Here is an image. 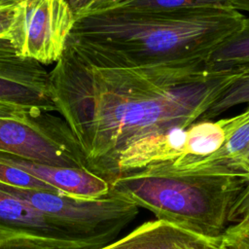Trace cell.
Segmentation results:
<instances>
[{"instance_id":"1","label":"cell","mask_w":249,"mask_h":249,"mask_svg":"<svg viewBox=\"0 0 249 249\" xmlns=\"http://www.w3.org/2000/svg\"><path fill=\"white\" fill-rule=\"evenodd\" d=\"M244 70L95 66L65 49L50 74L56 112L86 169L110 184L124 152L199 121Z\"/></svg>"},{"instance_id":"2","label":"cell","mask_w":249,"mask_h":249,"mask_svg":"<svg viewBox=\"0 0 249 249\" xmlns=\"http://www.w3.org/2000/svg\"><path fill=\"white\" fill-rule=\"evenodd\" d=\"M244 18L234 9L109 8L77 18L66 49L95 66L205 67Z\"/></svg>"},{"instance_id":"3","label":"cell","mask_w":249,"mask_h":249,"mask_svg":"<svg viewBox=\"0 0 249 249\" xmlns=\"http://www.w3.org/2000/svg\"><path fill=\"white\" fill-rule=\"evenodd\" d=\"M248 184L241 175L178 170L167 161L118 177L110 191L159 220L214 239L227 229Z\"/></svg>"},{"instance_id":"4","label":"cell","mask_w":249,"mask_h":249,"mask_svg":"<svg viewBox=\"0 0 249 249\" xmlns=\"http://www.w3.org/2000/svg\"><path fill=\"white\" fill-rule=\"evenodd\" d=\"M0 190L107 244L114 241L119 233L134 220L139 208L111 191L100 198H83L62 192L19 188L3 183H0Z\"/></svg>"},{"instance_id":"5","label":"cell","mask_w":249,"mask_h":249,"mask_svg":"<svg viewBox=\"0 0 249 249\" xmlns=\"http://www.w3.org/2000/svg\"><path fill=\"white\" fill-rule=\"evenodd\" d=\"M53 113L29 118L0 117V152L42 163L86 169L72 132L64 120Z\"/></svg>"},{"instance_id":"6","label":"cell","mask_w":249,"mask_h":249,"mask_svg":"<svg viewBox=\"0 0 249 249\" xmlns=\"http://www.w3.org/2000/svg\"><path fill=\"white\" fill-rule=\"evenodd\" d=\"M75 21L66 0H20L9 40L19 55L44 65L55 63L66 49Z\"/></svg>"},{"instance_id":"7","label":"cell","mask_w":249,"mask_h":249,"mask_svg":"<svg viewBox=\"0 0 249 249\" xmlns=\"http://www.w3.org/2000/svg\"><path fill=\"white\" fill-rule=\"evenodd\" d=\"M24 237L53 249H98L107 243L0 190V239Z\"/></svg>"},{"instance_id":"8","label":"cell","mask_w":249,"mask_h":249,"mask_svg":"<svg viewBox=\"0 0 249 249\" xmlns=\"http://www.w3.org/2000/svg\"><path fill=\"white\" fill-rule=\"evenodd\" d=\"M0 101L57 113L50 71L44 64L19 55L8 38H0Z\"/></svg>"},{"instance_id":"9","label":"cell","mask_w":249,"mask_h":249,"mask_svg":"<svg viewBox=\"0 0 249 249\" xmlns=\"http://www.w3.org/2000/svg\"><path fill=\"white\" fill-rule=\"evenodd\" d=\"M0 160L18 167L62 193L83 198H100L110 193L106 180L85 168L57 166L0 152Z\"/></svg>"},{"instance_id":"10","label":"cell","mask_w":249,"mask_h":249,"mask_svg":"<svg viewBox=\"0 0 249 249\" xmlns=\"http://www.w3.org/2000/svg\"><path fill=\"white\" fill-rule=\"evenodd\" d=\"M217 243L218 238H207L157 219L141 224L122 238L98 249H200Z\"/></svg>"},{"instance_id":"11","label":"cell","mask_w":249,"mask_h":249,"mask_svg":"<svg viewBox=\"0 0 249 249\" xmlns=\"http://www.w3.org/2000/svg\"><path fill=\"white\" fill-rule=\"evenodd\" d=\"M227 139L224 120H199L187 127V140L183 157L170 161L180 165L201 160L217 152Z\"/></svg>"},{"instance_id":"12","label":"cell","mask_w":249,"mask_h":249,"mask_svg":"<svg viewBox=\"0 0 249 249\" xmlns=\"http://www.w3.org/2000/svg\"><path fill=\"white\" fill-rule=\"evenodd\" d=\"M249 67V18H244L239 27L228 36L210 54L205 68L224 71Z\"/></svg>"},{"instance_id":"13","label":"cell","mask_w":249,"mask_h":249,"mask_svg":"<svg viewBox=\"0 0 249 249\" xmlns=\"http://www.w3.org/2000/svg\"><path fill=\"white\" fill-rule=\"evenodd\" d=\"M115 7L144 11H173L185 9H233L232 0H124L110 8Z\"/></svg>"},{"instance_id":"14","label":"cell","mask_w":249,"mask_h":249,"mask_svg":"<svg viewBox=\"0 0 249 249\" xmlns=\"http://www.w3.org/2000/svg\"><path fill=\"white\" fill-rule=\"evenodd\" d=\"M249 104V67L216 99L200 120H213L232 107Z\"/></svg>"},{"instance_id":"15","label":"cell","mask_w":249,"mask_h":249,"mask_svg":"<svg viewBox=\"0 0 249 249\" xmlns=\"http://www.w3.org/2000/svg\"><path fill=\"white\" fill-rule=\"evenodd\" d=\"M0 183L19 187V188H30L47 190L52 192H60L53 187L46 184L45 182L33 177L24 170L8 164L0 160Z\"/></svg>"},{"instance_id":"16","label":"cell","mask_w":249,"mask_h":249,"mask_svg":"<svg viewBox=\"0 0 249 249\" xmlns=\"http://www.w3.org/2000/svg\"><path fill=\"white\" fill-rule=\"evenodd\" d=\"M216 249H249V213L227 227L218 237Z\"/></svg>"},{"instance_id":"17","label":"cell","mask_w":249,"mask_h":249,"mask_svg":"<svg viewBox=\"0 0 249 249\" xmlns=\"http://www.w3.org/2000/svg\"><path fill=\"white\" fill-rule=\"evenodd\" d=\"M16 5L0 2V38H8L14 22Z\"/></svg>"},{"instance_id":"18","label":"cell","mask_w":249,"mask_h":249,"mask_svg":"<svg viewBox=\"0 0 249 249\" xmlns=\"http://www.w3.org/2000/svg\"><path fill=\"white\" fill-rule=\"evenodd\" d=\"M0 249H53L24 237L0 239Z\"/></svg>"},{"instance_id":"19","label":"cell","mask_w":249,"mask_h":249,"mask_svg":"<svg viewBox=\"0 0 249 249\" xmlns=\"http://www.w3.org/2000/svg\"><path fill=\"white\" fill-rule=\"evenodd\" d=\"M228 170L236 175H241L249 179V151L239 159L231 161L228 165Z\"/></svg>"},{"instance_id":"20","label":"cell","mask_w":249,"mask_h":249,"mask_svg":"<svg viewBox=\"0 0 249 249\" xmlns=\"http://www.w3.org/2000/svg\"><path fill=\"white\" fill-rule=\"evenodd\" d=\"M75 13L76 18L84 15L94 0H66Z\"/></svg>"},{"instance_id":"21","label":"cell","mask_w":249,"mask_h":249,"mask_svg":"<svg viewBox=\"0 0 249 249\" xmlns=\"http://www.w3.org/2000/svg\"><path fill=\"white\" fill-rule=\"evenodd\" d=\"M123 1H124V0H94L92 2V4L89 6V8L88 9V11L84 15L91 13V12H96V11H100V10L110 8V7L116 5L120 2H123Z\"/></svg>"},{"instance_id":"22","label":"cell","mask_w":249,"mask_h":249,"mask_svg":"<svg viewBox=\"0 0 249 249\" xmlns=\"http://www.w3.org/2000/svg\"><path fill=\"white\" fill-rule=\"evenodd\" d=\"M232 8L236 11L249 13V0H232Z\"/></svg>"},{"instance_id":"23","label":"cell","mask_w":249,"mask_h":249,"mask_svg":"<svg viewBox=\"0 0 249 249\" xmlns=\"http://www.w3.org/2000/svg\"><path fill=\"white\" fill-rule=\"evenodd\" d=\"M20 0H0L1 3H12V4H17Z\"/></svg>"},{"instance_id":"24","label":"cell","mask_w":249,"mask_h":249,"mask_svg":"<svg viewBox=\"0 0 249 249\" xmlns=\"http://www.w3.org/2000/svg\"><path fill=\"white\" fill-rule=\"evenodd\" d=\"M216 246L217 244H210V245H207V246H204L200 249H216Z\"/></svg>"}]
</instances>
